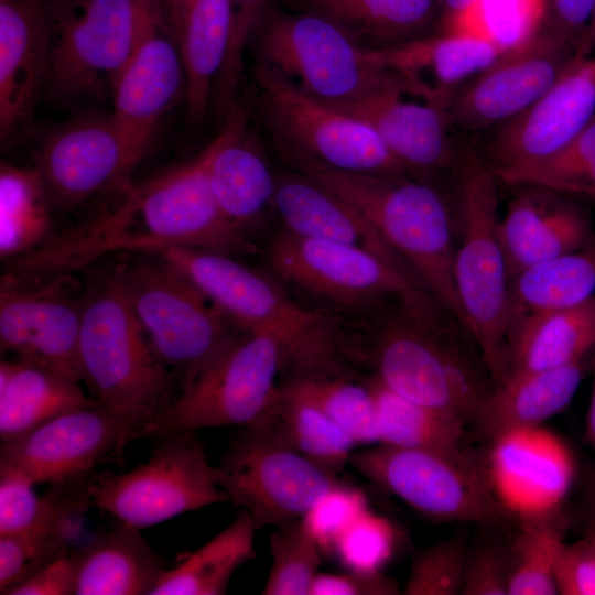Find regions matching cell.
I'll return each mask as SVG.
<instances>
[{
	"label": "cell",
	"mask_w": 595,
	"mask_h": 595,
	"mask_svg": "<svg viewBox=\"0 0 595 595\" xmlns=\"http://www.w3.org/2000/svg\"><path fill=\"white\" fill-rule=\"evenodd\" d=\"M207 145L196 158L139 184L91 220L7 262L26 272H73L113 252H156L194 247L228 255L251 250L247 237L221 214L214 197Z\"/></svg>",
	"instance_id": "cell-1"
},
{
	"label": "cell",
	"mask_w": 595,
	"mask_h": 595,
	"mask_svg": "<svg viewBox=\"0 0 595 595\" xmlns=\"http://www.w3.org/2000/svg\"><path fill=\"white\" fill-rule=\"evenodd\" d=\"M374 331L367 357L398 394L470 425L494 379L469 331L426 292L393 303Z\"/></svg>",
	"instance_id": "cell-2"
},
{
	"label": "cell",
	"mask_w": 595,
	"mask_h": 595,
	"mask_svg": "<svg viewBox=\"0 0 595 595\" xmlns=\"http://www.w3.org/2000/svg\"><path fill=\"white\" fill-rule=\"evenodd\" d=\"M77 366L89 398L116 421L123 447L153 437L178 394L175 378L136 317L117 268L83 286Z\"/></svg>",
	"instance_id": "cell-3"
},
{
	"label": "cell",
	"mask_w": 595,
	"mask_h": 595,
	"mask_svg": "<svg viewBox=\"0 0 595 595\" xmlns=\"http://www.w3.org/2000/svg\"><path fill=\"white\" fill-rule=\"evenodd\" d=\"M158 255L237 329L273 338L283 354L284 380L347 375L349 364L364 353L329 316L298 304L274 281L231 255L182 246Z\"/></svg>",
	"instance_id": "cell-4"
},
{
	"label": "cell",
	"mask_w": 595,
	"mask_h": 595,
	"mask_svg": "<svg viewBox=\"0 0 595 595\" xmlns=\"http://www.w3.org/2000/svg\"><path fill=\"white\" fill-rule=\"evenodd\" d=\"M295 169L356 206L407 263L421 288L465 325L453 275V219L435 187L408 174L346 173L314 164Z\"/></svg>",
	"instance_id": "cell-5"
},
{
	"label": "cell",
	"mask_w": 595,
	"mask_h": 595,
	"mask_svg": "<svg viewBox=\"0 0 595 595\" xmlns=\"http://www.w3.org/2000/svg\"><path fill=\"white\" fill-rule=\"evenodd\" d=\"M252 41L257 63L325 104H349L397 86L414 95L401 75L380 66L371 51L318 14L284 11L271 2Z\"/></svg>",
	"instance_id": "cell-6"
},
{
	"label": "cell",
	"mask_w": 595,
	"mask_h": 595,
	"mask_svg": "<svg viewBox=\"0 0 595 595\" xmlns=\"http://www.w3.org/2000/svg\"><path fill=\"white\" fill-rule=\"evenodd\" d=\"M458 169L462 241L453 275L464 324L497 381L505 372L510 278L501 242L493 170L474 151L461 155Z\"/></svg>",
	"instance_id": "cell-7"
},
{
	"label": "cell",
	"mask_w": 595,
	"mask_h": 595,
	"mask_svg": "<svg viewBox=\"0 0 595 595\" xmlns=\"http://www.w3.org/2000/svg\"><path fill=\"white\" fill-rule=\"evenodd\" d=\"M257 111L275 149L293 165L358 174L411 175L375 129L255 63Z\"/></svg>",
	"instance_id": "cell-8"
},
{
	"label": "cell",
	"mask_w": 595,
	"mask_h": 595,
	"mask_svg": "<svg viewBox=\"0 0 595 595\" xmlns=\"http://www.w3.org/2000/svg\"><path fill=\"white\" fill-rule=\"evenodd\" d=\"M116 268L136 317L178 392L241 333L159 255L140 252Z\"/></svg>",
	"instance_id": "cell-9"
},
{
	"label": "cell",
	"mask_w": 595,
	"mask_h": 595,
	"mask_svg": "<svg viewBox=\"0 0 595 595\" xmlns=\"http://www.w3.org/2000/svg\"><path fill=\"white\" fill-rule=\"evenodd\" d=\"M349 465L433 522L494 526L513 519L493 485L487 453L376 444L354 452Z\"/></svg>",
	"instance_id": "cell-10"
},
{
	"label": "cell",
	"mask_w": 595,
	"mask_h": 595,
	"mask_svg": "<svg viewBox=\"0 0 595 595\" xmlns=\"http://www.w3.org/2000/svg\"><path fill=\"white\" fill-rule=\"evenodd\" d=\"M278 343L262 334L241 332L178 392L153 437L205 428L263 425L280 397L283 372Z\"/></svg>",
	"instance_id": "cell-11"
},
{
	"label": "cell",
	"mask_w": 595,
	"mask_h": 595,
	"mask_svg": "<svg viewBox=\"0 0 595 595\" xmlns=\"http://www.w3.org/2000/svg\"><path fill=\"white\" fill-rule=\"evenodd\" d=\"M156 439L149 459L131 470L95 473L93 507L120 523L142 529L228 501L218 486L216 468L193 431Z\"/></svg>",
	"instance_id": "cell-12"
},
{
	"label": "cell",
	"mask_w": 595,
	"mask_h": 595,
	"mask_svg": "<svg viewBox=\"0 0 595 595\" xmlns=\"http://www.w3.org/2000/svg\"><path fill=\"white\" fill-rule=\"evenodd\" d=\"M48 93L58 100L111 93L138 40L141 0H44Z\"/></svg>",
	"instance_id": "cell-13"
},
{
	"label": "cell",
	"mask_w": 595,
	"mask_h": 595,
	"mask_svg": "<svg viewBox=\"0 0 595 595\" xmlns=\"http://www.w3.org/2000/svg\"><path fill=\"white\" fill-rule=\"evenodd\" d=\"M216 468L218 486L256 529L301 520L342 480L258 429H242Z\"/></svg>",
	"instance_id": "cell-14"
},
{
	"label": "cell",
	"mask_w": 595,
	"mask_h": 595,
	"mask_svg": "<svg viewBox=\"0 0 595 595\" xmlns=\"http://www.w3.org/2000/svg\"><path fill=\"white\" fill-rule=\"evenodd\" d=\"M76 280L71 272H6L0 281L2 353L79 379L83 286Z\"/></svg>",
	"instance_id": "cell-15"
},
{
	"label": "cell",
	"mask_w": 595,
	"mask_h": 595,
	"mask_svg": "<svg viewBox=\"0 0 595 595\" xmlns=\"http://www.w3.org/2000/svg\"><path fill=\"white\" fill-rule=\"evenodd\" d=\"M268 259L279 278L345 309H371L424 291L369 251L296 236L283 228L272 239Z\"/></svg>",
	"instance_id": "cell-16"
},
{
	"label": "cell",
	"mask_w": 595,
	"mask_h": 595,
	"mask_svg": "<svg viewBox=\"0 0 595 595\" xmlns=\"http://www.w3.org/2000/svg\"><path fill=\"white\" fill-rule=\"evenodd\" d=\"M143 156L111 115H91L47 132L33 166L53 209L66 212L105 192L121 191Z\"/></svg>",
	"instance_id": "cell-17"
},
{
	"label": "cell",
	"mask_w": 595,
	"mask_h": 595,
	"mask_svg": "<svg viewBox=\"0 0 595 595\" xmlns=\"http://www.w3.org/2000/svg\"><path fill=\"white\" fill-rule=\"evenodd\" d=\"M583 47L584 39L543 28L459 89L446 108L450 125L477 131L511 120L558 80Z\"/></svg>",
	"instance_id": "cell-18"
},
{
	"label": "cell",
	"mask_w": 595,
	"mask_h": 595,
	"mask_svg": "<svg viewBox=\"0 0 595 595\" xmlns=\"http://www.w3.org/2000/svg\"><path fill=\"white\" fill-rule=\"evenodd\" d=\"M111 95L112 119L145 155L163 116L186 98L185 67L163 0H141L138 40Z\"/></svg>",
	"instance_id": "cell-19"
},
{
	"label": "cell",
	"mask_w": 595,
	"mask_h": 595,
	"mask_svg": "<svg viewBox=\"0 0 595 595\" xmlns=\"http://www.w3.org/2000/svg\"><path fill=\"white\" fill-rule=\"evenodd\" d=\"M594 117L595 54L582 50L534 104L499 126L487 164L496 174L545 159Z\"/></svg>",
	"instance_id": "cell-20"
},
{
	"label": "cell",
	"mask_w": 595,
	"mask_h": 595,
	"mask_svg": "<svg viewBox=\"0 0 595 595\" xmlns=\"http://www.w3.org/2000/svg\"><path fill=\"white\" fill-rule=\"evenodd\" d=\"M125 450L116 421L91 402L1 441L0 465L32 483H56L94 473Z\"/></svg>",
	"instance_id": "cell-21"
},
{
	"label": "cell",
	"mask_w": 595,
	"mask_h": 595,
	"mask_svg": "<svg viewBox=\"0 0 595 595\" xmlns=\"http://www.w3.org/2000/svg\"><path fill=\"white\" fill-rule=\"evenodd\" d=\"M487 463L500 500L518 520L549 522L545 513L562 504L574 476L569 448L539 428L490 444Z\"/></svg>",
	"instance_id": "cell-22"
},
{
	"label": "cell",
	"mask_w": 595,
	"mask_h": 595,
	"mask_svg": "<svg viewBox=\"0 0 595 595\" xmlns=\"http://www.w3.org/2000/svg\"><path fill=\"white\" fill-rule=\"evenodd\" d=\"M48 76L50 25L44 0H0L2 142L30 125Z\"/></svg>",
	"instance_id": "cell-23"
},
{
	"label": "cell",
	"mask_w": 595,
	"mask_h": 595,
	"mask_svg": "<svg viewBox=\"0 0 595 595\" xmlns=\"http://www.w3.org/2000/svg\"><path fill=\"white\" fill-rule=\"evenodd\" d=\"M272 208L283 229L369 251L419 284L407 263L361 212L310 175L300 171L277 174Z\"/></svg>",
	"instance_id": "cell-24"
},
{
	"label": "cell",
	"mask_w": 595,
	"mask_h": 595,
	"mask_svg": "<svg viewBox=\"0 0 595 595\" xmlns=\"http://www.w3.org/2000/svg\"><path fill=\"white\" fill-rule=\"evenodd\" d=\"M404 86L349 104H327L370 125L411 175L452 167L456 153L447 133L446 110L429 101L403 99Z\"/></svg>",
	"instance_id": "cell-25"
},
{
	"label": "cell",
	"mask_w": 595,
	"mask_h": 595,
	"mask_svg": "<svg viewBox=\"0 0 595 595\" xmlns=\"http://www.w3.org/2000/svg\"><path fill=\"white\" fill-rule=\"evenodd\" d=\"M500 217L510 280L523 269L577 251L595 240L587 213L558 192L529 186Z\"/></svg>",
	"instance_id": "cell-26"
},
{
	"label": "cell",
	"mask_w": 595,
	"mask_h": 595,
	"mask_svg": "<svg viewBox=\"0 0 595 595\" xmlns=\"http://www.w3.org/2000/svg\"><path fill=\"white\" fill-rule=\"evenodd\" d=\"M247 115L237 104L210 141V187L224 217L244 235L268 209H273L275 173L248 130ZM247 236V235H246Z\"/></svg>",
	"instance_id": "cell-27"
},
{
	"label": "cell",
	"mask_w": 595,
	"mask_h": 595,
	"mask_svg": "<svg viewBox=\"0 0 595 595\" xmlns=\"http://www.w3.org/2000/svg\"><path fill=\"white\" fill-rule=\"evenodd\" d=\"M586 368L585 358L564 367L512 374L495 381L469 428L489 445L510 434L539 428L569 407Z\"/></svg>",
	"instance_id": "cell-28"
},
{
	"label": "cell",
	"mask_w": 595,
	"mask_h": 595,
	"mask_svg": "<svg viewBox=\"0 0 595 595\" xmlns=\"http://www.w3.org/2000/svg\"><path fill=\"white\" fill-rule=\"evenodd\" d=\"M382 67L401 75L424 99L423 80L431 77V102L446 110L453 97L504 53L493 44L462 34L434 33L402 45L371 51Z\"/></svg>",
	"instance_id": "cell-29"
},
{
	"label": "cell",
	"mask_w": 595,
	"mask_h": 595,
	"mask_svg": "<svg viewBox=\"0 0 595 595\" xmlns=\"http://www.w3.org/2000/svg\"><path fill=\"white\" fill-rule=\"evenodd\" d=\"M232 21L230 0H180L171 15L186 74L185 121L203 129L225 63Z\"/></svg>",
	"instance_id": "cell-30"
},
{
	"label": "cell",
	"mask_w": 595,
	"mask_h": 595,
	"mask_svg": "<svg viewBox=\"0 0 595 595\" xmlns=\"http://www.w3.org/2000/svg\"><path fill=\"white\" fill-rule=\"evenodd\" d=\"M74 595H151L166 567L140 529L118 522L77 550Z\"/></svg>",
	"instance_id": "cell-31"
},
{
	"label": "cell",
	"mask_w": 595,
	"mask_h": 595,
	"mask_svg": "<svg viewBox=\"0 0 595 595\" xmlns=\"http://www.w3.org/2000/svg\"><path fill=\"white\" fill-rule=\"evenodd\" d=\"M294 11L318 14L359 47L382 51L434 34L440 0H288Z\"/></svg>",
	"instance_id": "cell-32"
},
{
	"label": "cell",
	"mask_w": 595,
	"mask_h": 595,
	"mask_svg": "<svg viewBox=\"0 0 595 595\" xmlns=\"http://www.w3.org/2000/svg\"><path fill=\"white\" fill-rule=\"evenodd\" d=\"M594 349L595 296L575 306L534 314L511 328L502 378L564 367L585 359Z\"/></svg>",
	"instance_id": "cell-33"
},
{
	"label": "cell",
	"mask_w": 595,
	"mask_h": 595,
	"mask_svg": "<svg viewBox=\"0 0 595 595\" xmlns=\"http://www.w3.org/2000/svg\"><path fill=\"white\" fill-rule=\"evenodd\" d=\"M82 381L60 369L11 357L0 363V439L21 435L93 402Z\"/></svg>",
	"instance_id": "cell-34"
},
{
	"label": "cell",
	"mask_w": 595,
	"mask_h": 595,
	"mask_svg": "<svg viewBox=\"0 0 595 595\" xmlns=\"http://www.w3.org/2000/svg\"><path fill=\"white\" fill-rule=\"evenodd\" d=\"M593 296L595 240L577 251L532 264L510 280L507 334L529 316L575 306Z\"/></svg>",
	"instance_id": "cell-35"
},
{
	"label": "cell",
	"mask_w": 595,
	"mask_h": 595,
	"mask_svg": "<svg viewBox=\"0 0 595 595\" xmlns=\"http://www.w3.org/2000/svg\"><path fill=\"white\" fill-rule=\"evenodd\" d=\"M256 527L246 513L191 552L174 567L166 569L151 595H223L235 571L255 558Z\"/></svg>",
	"instance_id": "cell-36"
},
{
	"label": "cell",
	"mask_w": 595,
	"mask_h": 595,
	"mask_svg": "<svg viewBox=\"0 0 595 595\" xmlns=\"http://www.w3.org/2000/svg\"><path fill=\"white\" fill-rule=\"evenodd\" d=\"M367 381L376 403L379 444L437 453L466 448L467 425L462 420L398 394L375 376Z\"/></svg>",
	"instance_id": "cell-37"
},
{
	"label": "cell",
	"mask_w": 595,
	"mask_h": 595,
	"mask_svg": "<svg viewBox=\"0 0 595 595\" xmlns=\"http://www.w3.org/2000/svg\"><path fill=\"white\" fill-rule=\"evenodd\" d=\"M53 207L35 170L0 166V257L9 262L52 238Z\"/></svg>",
	"instance_id": "cell-38"
},
{
	"label": "cell",
	"mask_w": 595,
	"mask_h": 595,
	"mask_svg": "<svg viewBox=\"0 0 595 595\" xmlns=\"http://www.w3.org/2000/svg\"><path fill=\"white\" fill-rule=\"evenodd\" d=\"M286 444L325 472L339 476L356 442L315 407L281 391L268 421L256 428Z\"/></svg>",
	"instance_id": "cell-39"
},
{
	"label": "cell",
	"mask_w": 595,
	"mask_h": 595,
	"mask_svg": "<svg viewBox=\"0 0 595 595\" xmlns=\"http://www.w3.org/2000/svg\"><path fill=\"white\" fill-rule=\"evenodd\" d=\"M281 391L327 415L356 444H379L377 412L368 381L356 382L348 375L284 380Z\"/></svg>",
	"instance_id": "cell-40"
},
{
	"label": "cell",
	"mask_w": 595,
	"mask_h": 595,
	"mask_svg": "<svg viewBox=\"0 0 595 595\" xmlns=\"http://www.w3.org/2000/svg\"><path fill=\"white\" fill-rule=\"evenodd\" d=\"M547 12L548 0H476L442 20L437 33L476 37L506 53L541 32Z\"/></svg>",
	"instance_id": "cell-41"
},
{
	"label": "cell",
	"mask_w": 595,
	"mask_h": 595,
	"mask_svg": "<svg viewBox=\"0 0 595 595\" xmlns=\"http://www.w3.org/2000/svg\"><path fill=\"white\" fill-rule=\"evenodd\" d=\"M495 175L508 184L594 197L595 117L570 142L550 156Z\"/></svg>",
	"instance_id": "cell-42"
},
{
	"label": "cell",
	"mask_w": 595,
	"mask_h": 595,
	"mask_svg": "<svg viewBox=\"0 0 595 595\" xmlns=\"http://www.w3.org/2000/svg\"><path fill=\"white\" fill-rule=\"evenodd\" d=\"M561 538L548 522L519 520L509 547L508 595H556L555 555Z\"/></svg>",
	"instance_id": "cell-43"
},
{
	"label": "cell",
	"mask_w": 595,
	"mask_h": 595,
	"mask_svg": "<svg viewBox=\"0 0 595 595\" xmlns=\"http://www.w3.org/2000/svg\"><path fill=\"white\" fill-rule=\"evenodd\" d=\"M272 558L263 595H310L320 572L322 551L302 520L277 527L270 538Z\"/></svg>",
	"instance_id": "cell-44"
},
{
	"label": "cell",
	"mask_w": 595,
	"mask_h": 595,
	"mask_svg": "<svg viewBox=\"0 0 595 595\" xmlns=\"http://www.w3.org/2000/svg\"><path fill=\"white\" fill-rule=\"evenodd\" d=\"M468 539L462 531L418 549L403 588L405 595H459Z\"/></svg>",
	"instance_id": "cell-45"
},
{
	"label": "cell",
	"mask_w": 595,
	"mask_h": 595,
	"mask_svg": "<svg viewBox=\"0 0 595 595\" xmlns=\"http://www.w3.org/2000/svg\"><path fill=\"white\" fill-rule=\"evenodd\" d=\"M72 532L34 529L0 536V594L7 595L40 567L67 552Z\"/></svg>",
	"instance_id": "cell-46"
},
{
	"label": "cell",
	"mask_w": 595,
	"mask_h": 595,
	"mask_svg": "<svg viewBox=\"0 0 595 595\" xmlns=\"http://www.w3.org/2000/svg\"><path fill=\"white\" fill-rule=\"evenodd\" d=\"M394 545L391 523L368 508L342 532L331 554L346 570L375 573L382 572Z\"/></svg>",
	"instance_id": "cell-47"
},
{
	"label": "cell",
	"mask_w": 595,
	"mask_h": 595,
	"mask_svg": "<svg viewBox=\"0 0 595 595\" xmlns=\"http://www.w3.org/2000/svg\"><path fill=\"white\" fill-rule=\"evenodd\" d=\"M232 21L229 44L223 68L215 84L212 105L225 117L238 104L242 82L244 56L263 18L270 0H230Z\"/></svg>",
	"instance_id": "cell-48"
},
{
	"label": "cell",
	"mask_w": 595,
	"mask_h": 595,
	"mask_svg": "<svg viewBox=\"0 0 595 595\" xmlns=\"http://www.w3.org/2000/svg\"><path fill=\"white\" fill-rule=\"evenodd\" d=\"M368 508L365 493L342 482L321 496L301 520L322 553L331 554L342 532Z\"/></svg>",
	"instance_id": "cell-49"
},
{
	"label": "cell",
	"mask_w": 595,
	"mask_h": 595,
	"mask_svg": "<svg viewBox=\"0 0 595 595\" xmlns=\"http://www.w3.org/2000/svg\"><path fill=\"white\" fill-rule=\"evenodd\" d=\"M510 540L488 533L468 543L459 595H508Z\"/></svg>",
	"instance_id": "cell-50"
},
{
	"label": "cell",
	"mask_w": 595,
	"mask_h": 595,
	"mask_svg": "<svg viewBox=\"0 0 595 595\" xmlns=\"http://www.w3.org/2000/svg\"><path fill=\"white\" fill-rule=\"evenodd\" d=\"M554 570L559 594L595 595V529L574 543L561 540Z\"/></svg>",
	"instance_id": "cell-51"
},
{
	"label": "cell",
	"mask_w": 595,
	"mask_h": 595,
	"mask_svg": "<svg viewBox=\"0 0 595 595\" xmlns=\"http://www.w3.org/2000/svg\"><path fill=\"white\" fill-rule=\"evenodd\" d=\"M399 591L398 583L382 572L320 571L312 583L310 595H394Z\"/></svg>",
	"instance_id": "cell-52"
},
{
	"label": "cell",
	"mask_w": 595,
	"mask_h": 595,
	"mask_svg": "<svg viewBox=\"0 0 595 595\" xmlns=\"http://www.w3.org/2000/svg\"><path fill=\"white\" fill-rule=\"evenodd\" d=\"M75 567L72 550L40 567L7 595H74Z\"/></svg>",
	"instance_id": "cell-53"
},
{
	"label": "cell",
	"mask_w": 595,
	"mask_h": 595,
	"mask_svg": "<svg viewBox=\"0 0 595 595\" xmlns=\"http://www.w3.org/2000/svg\"><path fill=\"white\" fill-rule=\"evenodd\" d=\"M595 0H548L544 29L573 39H585Z\"/></svg>",
	"instance_id": "cell-54"
},
{
	"label": "cell",
	"mask_w": 595,
	"mask_h": 595,
	"mask_svg": "<svg viewBox=\"0 0 595 595\" xmlns=\"http://www.w3.org/2000/svg\"><path fill=\"white\" fill-rule=\"evenodd\" d=\"M595 350V349H594ZM593 370V389L586 415L585 440L595 453V351L591 364Z\"/></svg>",
	"instance_id": "cell-55"
},
{
	"label": "cell",
	"mask_w": 595,
	"mask_h": 595,
	"mask_svg": "<svg viewBox=\"0 0 595 595\" xmlns=\"http://www.w3.org/2000/svg\"><path fill=\"white\" fill-rule=\"evenodd\" d=\"M476 0H440V7H441L440 22L442 20H445L452 15L459 13L461 11L469 7Z\"/></svg>",
	"instance_id": "cell-56"
},
{
	"label": "cell",
	"mask_w": 595,
	"mask_h": 595,
	"mask_svg": "<svg viewBox=\"0 0 595 595\" xmlns=\"http://www.w3.org/2000/svg\"><path fill=\"white\" fill-rule=\"evenodd\" d=\"M585 43L589 50L595 45V9L592 15L589 26L586 32Z\"/></svg>",
	"instance_id": "cell-57"
},
{
	"label": "cell",
	"mask_w": 595,
	"mask_h": 595,
	"mask_svg": "<svg viewBox=\"0 0 595 595\" xmlns=\"http://www.w3.org/2000/svg\"><path fill=\"white\" fill-rule=\"evenodd\" d=\"M163 1H164L166 11L169 13L170 20H171V15L173 14L174 10L176 9V6H177L180 0H163Z\"/></svg>",
	"instance_id": "cell-58"
},
{
	"label": "cell",
	"mask_w": 595,
	"mask_h": 595,
	"mask_svg": "<svg viewBox=\"0 0 595 595\" xmlns=\"http://www.w3.org/2000/svg\"><path fill=\"white\" fill-rule=\"evenodd\" d=\"M593 510H594V515H595V482H594V490H593Z\"/></svg>",
	"instance_id": "cell-59"
},
{
	"label": "cell",
	"mask_w": 595,
	"mask_h": 595,
	"mask_svg": "<svg viewBox=\"0 0 595 595\" xmlns=\"http://www.w3.org/2000/svg\"><path fill=\"white\" fill-rule=\"evenodd\" d=\"M592 199H593V201L595 202V196H594V197H592Z\"/></svg>",
	"instance_id": "cell-60"
}]
</instances>
